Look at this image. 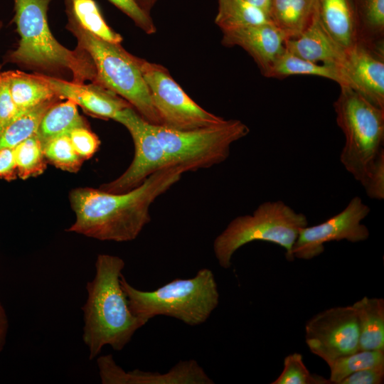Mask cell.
<instances>
[{
	"label": "cell",
	"instance_id": "17",
	"mask_svg": "<svg viewBox=\"0 0 384 384\" xmlns=\"http://www.w3.org/2000/svg\"><path fill=\"white\" fill-rule=\"evenodd\" d=\"M284 46L289 53L312 61L331 65L342 70L346 59V51L325 31L317 15L308 28L298 37L287 39Z\"/></svg>",
	"mask_w": 384,
	"mask_h": 384
},
{
	"label": "cell",
	"instance_id": "10",
	"mask_svg": "<svg viewBox=\"0 0 384 384\" xmlns=\"http://www.w3.org/2000/svg\"><path fill=\"white\" fill-rule=\"evenodd\" d=\"M114 120L124 126L129 132L134 155L124 172L114 180L101 185L100 189L114 193L127 192L138 187L156 171L174 166L152 129L151 124L132 107L122 110Z\"/></svg>",
	"mask_w": 384,
	"mask_h": 384
},
{
	"label": "cell",
	"instance_id": "13",
	"mask_svg": "<svg viewBox=\"0 0 384 384\" xmlns=\"http://www.w3.org/2000/svg\"><path fill=\"white\" fill-rule=\"evenodd\" d=\"M342 71L348 87L384 110V43L358 42L346 51Z\"/></svg>",
	"mask_w": 384,
	"mask_h": 384
},
{
	"label": "cell",
	"instance_id": "6",
	"mask_svg": "<svg viewBox=\"0 0 384 384\" xmlns=\"http://www.w3.org/2000/svg\"><path fill=\"white\" fill-rule=\"evenodd\" d=\"M308 225L306 216L282 201L260 204L252 214L239 215L215 238L213 250L219 265L228 269L235 252L253 241L269 242L285 250L287 260H294L292 250L299 230Z\"/></svg>",
	"mask_w": 384,
	"mask_h": 384
},
{
	"label": "cell",
	"instance_id": "22",
	"mask_svg": "<svg viewBox=\"0 0 384 384\" xmlns=\"http://www.w3.org/2000/svg\"><path fill=\"white\" fill-rule=\"evenodd\" d=\"M80 114L78 105L72 100L53 104L42 117L36 136L43 146L48 141L69 134L75 129L87 127Z\"/></svg>",
	"mask_w": 384,
	"mask_h": 384
},
{
	"label": "cell",
	"instance_id": "33",
	"mask_svg": "<svg viewBox=\"0 0 384 384\" xmlns=\"http://www.w3.org/2000/svg\"><path fill=\"white\" fill-rule=\"evenodd\" d=\"M69 137L74 149L84 160L91 158L100 145L98 137L88 127L73 129Z\"/></svg>",
	"mask_w": 384,
	"mask_h": 384
},
{
	"label": "cell",
	"instance_id": "30",
	"mask_svg": "<svg viewBox=\"0 0 384 384\" xmlns=\"http://www.w3.org/2000/svg\"><path fill=\"white\" fill-rule=\"evenodd\" d=\"M42 147L47 162L63 171L76 173L84 161L74 149L69 135L54 138Z\"/></svg>",
	"mask_w": 384,
	"mask_h": 384
},
{
	"label": "cell",
	"instance_id": "39",
	"mask_svg": "<svg viewBox=\"0 0 384 384\" xmlns=\"http://www.w3.org/2000/svg\"><path fill=\"white\" fill-rule=\"evenodd\" d=\"M252 6L260 9L268 16L271 0H246Z\"/></svg>",
	"mask_w": 384,
	"mask_h": 384
},
{
	"label": "cell",
	"instance_id": "35",
	"mask_svg": "<svg viewBox=\"0 0 384 384\" xmlns=\"http://www.w3.org/2000/svg\"><path fill=\"white\" fill-rule=\"evenodd\" d=\"M6 71H0V132L17 116Z\"/></svg>",
	"mask_w": 384,
	"mask_h": 384
},
{
	"label": "cell",
	"instance_id": "19",
	"mask_svg": "<svg viewBox=\"0 0 384 384\" xmlns=\"http://www.w3.org/2000/svg\"><path fill=\"white\" fill-rule=\"evenodd\" d=\"M316 0H271L268 17L285 40L299 36L311 23Z\"/></svg>",
	"mask_w": 384,
	"mask_h": 384
},
{
	"label": "cell",
	"instance_id": "16",
	"mask_svg": "<svg viewBox=\"0 0 384 384\" xmlns=\"http://www.w3.org/2000/svg\"><path fill=\"white\" fill-rule=\"evenodd\" d=\"M222 32V43L228 47L239 46L244 49L266 78L277 59L285 50V38L272 23Z\"/></svg>",
	"mask_w": 384,
	"mask_h": 384
},
{
	"label": "cell",
	"instance_id": "9",
	"mask_svg": "<svg viewBox=\"0 0 384 384\" xmlns=\"http://www.w3.org/2000/svg\"><path fill=\"white\" fill-rule=\"evenodd\" d=\"M137 60L161 126L188 130L218 124L225 119L196 103L166 68L140 58Z\"/></svg>",
	"mask_w": 384,
	"mask_h": 384
},
{
	"label": "cell",
	"instance_id": "31",
	"mask_svg": "<svg viewBox=\"0 0 384 384\" xmlns=\"http://www.w3.org/2000/svg\"><path fill=\"white\" fill-rule=\"evenodd\" d=\"M329 379L312 374L307 369L303 356L293 353L284 359V368L277 378L272 384H330Z\"/></svg>",
	"mask_w": 384,
	"mask_h": 384
},
{
	"label": "cell",
	"instance_id": "36",
	"mask_svg": "<svg viewBox=\"0 0 384 384\" xmlns=\"http://www.w3.org/2000/svg\"><path fill=\"white\" fill-rule=\"evenodd\" d=\"M384 381V365L354 372L339 384H381Z\"/></svg>",
	"mask_w": 384,
	"mask_h": 384
},
{
	"label": "cell",
	"instance_id": "5",
	"mask_svg": "<svg viewBox=\"0 0 384 384\" xmlns=\"http://www.w3.org/2000/svg\"><path fill=\"white\" fill-rule=\"evenodd\" d=\"M65 13V28L92 61L96 73L94 83L122 97L149 123L161 125L138 64V57L127 52L121 43H112L90 33L70 13Z\"/></svg>",
	"mask_w": 384,
	"mask_h": 384
},
{
	"label": "cell",
	"instance_id": "14",
	"mask_svg": "<svg viewBox=\"0 0 384 384\" xmlns=\"http://www.w3.org/2000/svg\"><path fill=\"white\" fill-rule=\"evenodd\" d=\"M102 384H213L214 381L194 359L180 361L164 373L134 369L126 371L112 354L97 359Z\"/></svg>",
	"mask_w": 384,
	"mask_h": 384
},
{
	"label": "cell",
	"instance_id": "28",
	"mask_svg": "<svg viewBox=\"0 0 384 384\" xmlns=\"http://www.w3.org/2000/svg\"><path fill=\"white\" fill-rule=\"evenodd\" d=\"M382 365H384V350H358L341 356L329 365V380L333 384H339L354 372Z\"/></svg>",
	"mask_w": 384,
	"mask_h": 384
},
{
	"label": "cell",
	"instance_id": "25",
	"mask_svg": "<svg viewBox=\"0 0 384 384\" xmlns=\"http://www.w3.org/2000/svg\"><path fill=\"white\" fill-rule=\"evenodd\" d=\"M65 8L90 33L112 43H122V36L109 26L95 0H65Z\"/></svg>",
	"mask_w": 384,
	"mask_h": 384
},
{
	"label": "cell",
	"instance_id": "1",
	"mask_svg": "<svg viewBox=\"0 0 384 384\" xmlns=\"http://www.w3.org/2000/svg\"><path fill=\"white\" fill-rule=\"evenodd\" d=\"M183 173L177 166L166 167L138 187L119 193L75 188L69 194L75 219L66 231L102 241H132L150 222L151 205L179 181Z\"/></svg>",
	"mask_w": 384,
	"mask_h": 384
},
{
	"label": "cell",
	"instance_id": "23",
	"mask_svg": "<svg viewBox=\"0 0 384 384\" xmlns=\"http://www.w3.org/2000/svg\"><path fill=\"white\" fill-rule=\"evenodd\" d=\"M294 75L319 76L331 80L340 87L348 86L340 68L305 60L289 53L285 48L272 65L267 78H284Z\"/></svg>",
	"mask_w": 384,
	"mask_h": 384
},
{
	"label": "cell",
	"instance_id": "4",
	"mask_svg": "<svg viewBox=\"0 0 384 384\" xmlns=\"http://www.w3.org/2000/svg\"><path fill=\"white\" fill-rule=\"evenodd\" d=\"M120 283L132 311L148 321L156 316H166L191 326H198L209 319L219 304L214 274L206 267L193 277L176 278L152 291L134 287L123 274Z\"/></svg>",
	"mask_w": 384,
	"mask_h": 384
},
{
	"label": "cell",
	"instance_id": "34",
	"mask_svg": "<svg viewBox=\"0 0 384 384\" xmlns=\"http://www.w3.org/2000/svg\"><path fill=\"white\" fill-rule=\"evenodd\" d=\"M363 188L372 199H384V150L382 149L373 161Z\"/></svg>",
	"mask_w": 384,
	"mask_h": 384
},
{
	"label": "cell",
	"instance_id": "26",
	"mask_svg": "<svg viewBox=\"0 0 384 384\" xmlns=\"http://www.w3.org/2000/svg\"><path fill=\"white\" fill-rule=\"evenodd\" d=\"M358 41L384 43V0H352Z\"/></svg>",
	"mask_w": 384,
	"mask_h": 384
},
{
	"label": "cell",
	"instance_id": "41",
	"mask_svg": "<svg viewBox=\"0 0 384 384\" xmlns=\"http://www.w3.org/2000/svg\"><path fill=\"white\" fill-rule=\"evenodd\" d=\"M3 26H4V23H3V22L0 20V31H1V28H3Z\"/></svg>",
	"mask_w": 384,
	"mask_h": 384
},
{
	"label": "cell",
	"instance_id": "37",
	"mask_svg": "<svg viewBox=\"0 0 384 384\" xmlns=\"http://www.w3.org/2000/svg\"><path fill=\"white\" fill-rule=\"evenodd\" d=\"M16 177L17 171L13 148L0 149V178L11 181Z\"/></svg>",
	"mask_w": 384,
	"mask_h": 384
},
{
	"label": "cell",
	"instance_id": "32",
	"mask_svg": "<svg viewBox=\"0 0 384 384\" xmlns=\"http://www.w3.org/2000/svg\"><path fill=\"white\" fill-rule=\"evenodd\" d=\"M126 14L134 24L147 34L154 33L156 26L151 16L142 9L136 0H108Z\"/></svg>",
	"mask_w": 384,
	"mask_h": 384
},
{
	"label": "cell",
	"instance_id": "21",
	"mask_svg": "<svg viewBox=\"0 0 384 384\" xmlns=\"http://www.w3.org/2000/svg\"><path fill=\"white\" fill-rule=\"evenodd\" d=\"M352 306L358 320L359 350H384V299L364 297Z\"/></svg>",
	"mask_w": 384,
	"mask_h": 384
},
{
	"label": "cell",
	"instance_id": "18",
	"mask_svg": "<svg viewBox=\"0 0 384 384\" xmlns=\"http://www.w3.org/2000/svg\"><path fill=\"white\" fill-rule=\"evenodd\" d=\"M318 19L329 36L345 51L358 41L352 0H316Z\"/></svg>",
	"mask_w": 384,
	"mask_h": 384
},
{
	"label": "cell",
	"instance_id": "24",
	"mask_svg": "<svg viewBox=\"0 0 384 384\" xmlns=\"http://www.w3.org/2000/svg\"><path fill=\"white\" fill-rule=\"evenodd\" d=\"M215 24L222 31L271 23L268 16L246 0H218Z\"/></svg>",
	"mask_w": 384,
	"mask_h": 384
},
{
	"label": "cell",
	"instance_id": "20",
	"mask_svg": "<svg viewBox=\"0 0 384 384\" xmlns=\"http://www.w3.org/2000/svg\"><path fill=\"white\" fill-rule=\"evenodd\" d=\"M6 73L18 114L45 102L61 100L38 73L20 70Z\"/></svg>",
	"mask_w": 384,
	"mask_h": 384
},
{
	"label": "cell",
	"instance_id": "8",
	"mask_svg": "<svg viewBox=\"0 0 384 384\" xmlns=\"http://www.w3.org/2000/svg\"><path fill=\"white\" fill-rule=\"evenodd\" d=\"M151 127L171 164L179 166L184 173L225 161L232 144L250 132L245 123L235 119L188 130L154 124Z\"/></svg>",
	"mask_w": 384,
	"mask_h": 384
},
{
	"label": "cell",
	"instance_id": "27",
	"mask_svg": "<svg viewBox=\"0 0 384 384\" xmlns=\"http://www.w3.org/2000/svg\"><path fill=\"white\" fill-rule=\"evenodd\" d=\"M57 102H47L20 113L0 132V149L14 148L21 142L36 134L45 112Z\"/></svg>",
	"mask_w": 384,
	"mask_h": 384
},
{
	"label": "cell",
	"instance_id": "11",
	"mask_svg": "<svg viewBox=\"0 0 384 384\" xmlns=\"http://www.w3.org/2000/svg\"><path fill=\"white\" fill-rule=\"evenodd\" d=\"M305 341L310 351L328 366L358 351V325L353 306H334L313 316L305 325Z\"/></svg>",
	"mask_w": 384,
	"mask_h": 384
},
{
	"label": "cell",
	"instance_id": "3",
	"mask_svg": "<svg viewBox=\"0 0 384 384\" xmlns=\"http://www.w3.org/2000/svg\"><path fill=\"white\" fill-rule=\"evenodd\" d=\"M13 1L12 21L20 38L4 62L54 78L66 73L76 83L95 82V69L88 54L78 46L74 50L64 47L52 34L48 21L52 0Z\"/></svg>",
	"mask_w": 384,
	"mask_h": 384
},
{
	"label": "cell",
	"instance_id": "15",
	"mask_svg": "<svg viewBox=\"0 0 384 384\" xmlns=\"http://www.w3.org/2000/svg\"><path fill=\"white\" fill-rule=\"evenodd\" d=\"M60 100H70L88 114L103 119H114L125 108L132 107L122 97L98 84L76 83L38 73Z\"/></svg>",
	"mask_w": 384,
	"mask_h": 384
},
{
	"label": "cell",
	"instance_id": "12",
	"mask_svg": "<svg viewBox=\"0 0 384 384\" xmlns=\"http://www.w3.org/2000/svg\"><path fill=\"white\" fill-rule=\"evenodd\" d=\"M370 212L369 206L356 196L336 215L318 225L302 228L292 250L294 258L311 260L324 252V245L331 241L366 240L370 232L361 221Z\"/></svg>",
	"mask_w": 384,
	"mask_h": 384
},
{
	"label": "cell",
	"instance_id": "7",
	"mask_svg": "<svg viewBox=\"0 0 384 384\" xmlns=\"http://www.w3.org/2000/svg\"><path fill=\"white\" fill-rule=\"evenodd\" d=\"M340 87L334 103L336 123L345 137L340 161L363 186L373 161L383 149L384 110L351 87Z\"/></svg>",
	"mask_w": 384,
	"mask_h": 384
},
{
	"label": "cell",
	"instance_id": "38",
	"mask_svg": "<svg viewBox=\"0 0 384 384\" xmlns=\"http://www.w3.org/2000/svg\"><path fill=\"white\" fill-rule=\"evenodd\" d=\"M9 321L8 318L3 307L2 304L0 302V351L3 348L5 343L6 334L8 331Z\"/></svg>",
	"mask_w": 384,
	"mask_h": 384
},
{
	"label": "cell",
	"instance_id": "42",
	"mask_svg": "<svg viewBox=\"0 0 384 384\" xmlns=\"http://www.w3.org/2000/svg\"><path fill=\"white\" fill-rule=\"evenodd\" d=\"M1 70V65L0 64V71Z\"/></svg>",
	"mask_w": 384,
	"mask_h": 384
},
{
	"label": "cell",
	"instance_id": "29",
	"mask_svg": "<svg viewBox=\"0 0 384 384\" xmlns=\"http://www.w3.org/2000/svg\"><path fill=\"white\" fill-rule=\"evenodd\" d=\"M14 149L17 176L23 180L41 175L47 161L36 134L17 144Z\"/></svg>",
	"mask_w": 384,
	"mask_h": 384
},
{
	"label": "cell",
	"instance_id": "40",
	"mask_svg": "<svg viewBox=\"0 0 384 384\" xmlns=\"http://www.w3.org/2000/svg\"><path fill=\"white\" fill-rule=\"evenodd\" d=\"M143 10L146 13H151L152 8L158 0H136Z\"/></svg>",
	"mask_w": 384,
	"mask_h": 384
},
{
	"label": "cell",
	"instance_id": "2",
	"mask_svg": "<svg viewBox=\"0 0 384 384\" xmlns=\"http://www.w3.org/2000/svg\"><path fill=\"white\" fill-rule=\"evenodd\" d=\"M125 262L119 256L100 254L95 274L86 284L87 300L83 312L82 339L89 359L95 358L103 347L122 351L136 331L148 321L135 315L129 308L120 277Z\"/></svg>",
	"mask_w": 384,
	"mask_h": 384
}]
</instances>
